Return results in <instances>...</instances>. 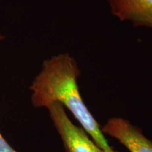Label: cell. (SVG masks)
Returning <instances> with one entry per match:
<instances>
[{
	"mask_svg": "<svg viewBox=\"0 0 152 152\" xmlns=\"http://www.w3.org/2000/svg\"><path fill=\"white\" fill-rule=\"evenodd\" d=\"M81 71L69 54H61L43 62L30 90L35 107H47L58 102L71 111L82 128L104 152H117L108 143L97 121L83 102L77 80Z\"/></svg>",
	"mask_w": 152,
	"mask_h": 152,
	"instance_id": "1",
	"label": "cell"
},
{
	"mask_svg": "<svg viewBox=\"0 0 152 152\" xmlns=\"http://www.w3.org/2000/svg\"><path fill=\"white\" fill-rule=\"evenodd\" d=\"M55 128L67 152H104L91 140L83 128H78L68 117L64 107L58 102L47 106Z\"/></svg>",
	"mask_w": 152,
	"mask_h": 152,
	"instance_id": "2",
	"label": "cell"
},
{
	"mask_svg": "<svg viewBox=\"0 0 152 152\" xmlns=\"http://www.w3.org/2000/svg\"><path fill=\"white\" fill-rule=\"evenodd\" d=\"M102 132L123 144L130 152H152V142L144 135L140 128L122 118H111Z\"/></svg>",
	"mask_w": 152,
	"mask_h": 152,
	"instance_id": "3",
	"label": "cell"
},
{
	"mask_svg": "<svg viewBox=\"0 0 152 152\" xmlns=\"http://www.w3.org/2000/svg\"><path fill=\"white\" fill-rule=\"evenodd\" d=\"M113 16L133 26L152 29V0H108Z\"/></svg>",
	"mask_w": 152,
	"mask_h": 152,
	"instance_id": "4",
	"label": "cell"
},
{
	"mask_svg": "<svg viewBox=\"0 0 152 152\" xmlns=\"http://www.w3.org/2000/svg\"><path fill=\"white\" fill-rule=\"evenodd\" d=\"M0 152H17L4 140L0 132Z\"/></svg>",
	"mask_w": 152,
	"mask_h": 152,
	"instance_id": "5",
	"label": "cell"
},
{
	"mask_svg": "<svg viewBox=\"0 0 152 152\" xmlns=\"http://www.w3.org/2000/svg\"><path fill=\"white\" fill-rule=\"evenodd\" d=\"M5 38V37L3 35H1V33H0V41H1V40H3Z\"/></svg>",
	"mask_w": 152,
	"mask_h": 152,
	"instance_id": "6",
	"label": "cell"
}]
</instances>
